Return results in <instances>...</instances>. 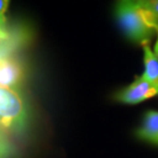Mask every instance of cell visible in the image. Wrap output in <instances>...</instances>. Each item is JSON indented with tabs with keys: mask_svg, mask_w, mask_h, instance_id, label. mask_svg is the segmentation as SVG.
<instances>
[{
	"mask_svg": "<svg viewBox=\"0 0 158 158\" xmlns=\"http://www.w3.org/2000/svg\"><path fill=\"white\" fill-rule=\"evenodd\" d=\"M114 15L127 39L137 44H150L158 28V19L141 0H116Z\"/></svg>",
	"mask_w": 158,
	"mask_h": 158,
	"instance_id": "cell-1",
	"label": "cell"
},
{
	"mask_svg": "<svg viewBox=\"0 0 158 158\" xmlns=\"http://www.w3.org/2000/svg\"><path fill=\"white\" fill-rule=\"evenodd\" d=\"M27 121L28 109L19 89L0 85V128L20 132Z\"/></svg>",
	"mask_w": 158,
	"mask_h": 158,
	"instance_id": "cell-2",
	"label": "cell"
},
{
	"mask_svg": "<svg viewBox=\"0 0 158 158\" xmlns=\"http://www.w3.org/2000/svg\"><path fill=\"white\" fill-rule=\"evenodd\" d=\"M158 95V87L142 76L136 77L129 85L114 94V100L123 104H138Z\"/></svg>",
	"mask_w": 158,
	"mask_h": 158,
	"instance_id": "cell-3",
	"label": "cell"
},
{
	"mask_svg": "<svg viewBox=\"0 0 158 158\" xmlns=\"http://www.w3.org/2000/svg\"><path fill=\"white\" fill-rule=\"evenodd\" d=\"M26 70L21 61L13 55H0V85L19 89L25 81Z\"/></svg>",
	"mask_w": 158,
	"mask_h": 158,
	"instance_id": "cell-4",
	"label": "cell"
},
{
	"mask_svg": "<svg viewBox=\"0 0 158 158\" xmlns=\"http://www.w3.org/2000/svg\"><path fill=\"white\" fill-rule=\"evenodd\" d=\"M139 141L147 142L158 147V111L150 110L144 114L141 125L135 131Z\"/></svg>",
	"mask_w": 158,
	"mask_h": 158,
	"instance_id": "cell-5",
	"label": "cell"
},
{
	"mask_svg": "<svg viewBox=\"0 0 158 158\" xmlns=\"http://www.w3.org/2000/svg\"><path fill=\"white\" fill-rule=\"evenodd\" d=\"M142 47H143V63H144V70L142 74V77L158 87V59L155 52L151 49L150 44H144L142 45Z\"/></svg>",
	"mask_w": 158,
	"mask_h": 158,
	"instance_id": "cell-6",
	"label": "cell"
},
{
	"mask_svg": "<svg viewBox=\"0 0 158 158\" xmlns=\"http://www.w3.org/2000/svg\"><path fill=\"white\" fill-rule=\"evenodd\" d=\"M10 0H0V27L7 29V20H6V12L8 8Z\"/></svg>",
	"mask_w": 158,
	"mask_h": 158,
	"instance_id": "cell-7",
	"label": "cell"
},
{
	"mask_svg": "<svg viewBox=\"0 0 158 158\" xmlns=\"http://www.w3.org/2000/svg\"><path fill=\"white\" fill-rule=\"evenodd\" d=\"M141 1L142 4L158 19V0H141Z\"/></svg>",
	"mask_w": 158,
	"mask_h": 158,
	"instance_id": "cell-8",
	"label": "cell"
},
{
	"mask_svg": "<svg viewBox=\"0 0 158 158\" xmlns=\"http://www.w3.org/2000/svg\"><path fill=\"white\" fill-rule=\"evenodd\" d=\"M10 156L8 144H0V158H7Z\"/></svg>",
	"mask_w": 158,
	"mask_h": 158,
	"instance_id": "cell-9",
	"label": "cell"
},
{
	"mask_svg": "<svg viewBox=\"0 0 158 158\" xmlns=\"http://www.w3.org/2000/svg\"><path fill=\"white\" fill-rule=\"evenodd\" d=\"M7 38H8V27H7V29H4L0 27V41L6 40Z\"/></svg>",
	"mask_w": 158,
	"mask_h": 158,
	"instance_id": "cell-10",
	"label": "cell"
},
{
	"mask_svg": "<svg viewBox=\"0 0 158 158\" xmlns=\"http://www.w3.org/2000/svg\"><path fill=\"white\" fill-rule=\"evenodd\" d=\"M156 34H157V40H156V44H155V49H153V52H155V54H156V56H157V59H158V28H157Z\"/></svg>",
	"mask_w": 158,
	"mask_h": 158,
	"instance_id": "cell-11",
	"label": "cell"
},
{
	"mask_svg": "<svg viewBox=\"0 0 158 158\" xmlns=\"http://www.w3.org/2000/svg\"><path fill=\"white\" fill-rule=\"evenodd\" d=\"M0 144H7V142H6V139L1 136V134H0Z\"/></svg>",
	"mask_w": 158,
	"mask_h": 158,
	"instance_id": "cell-12",
	"label": "cell"
}]
</instances>
